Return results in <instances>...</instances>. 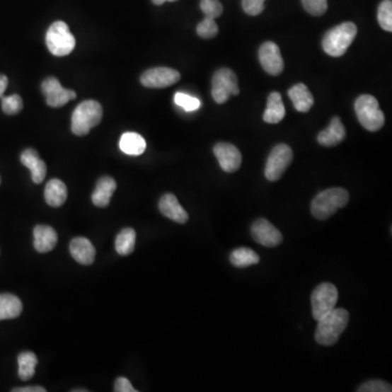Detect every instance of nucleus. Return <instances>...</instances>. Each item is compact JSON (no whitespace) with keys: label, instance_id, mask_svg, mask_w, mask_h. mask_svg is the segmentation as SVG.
<instances>
[{"label":"nucleus","instance_id":"nucleus-15","mask_svg":"<svg viewBox=\"0 0 392 392\" xmlns=\"http://www.w3.org/2000/svg\"><path fill=\"white\" fill-rule=\"evenodd\" d=\"M158 207L165 217L178 224H185L189 220V215L185 208L180 205L179 201L173 193H167L161 196Z\"/></svg>","mask_w":392,"mask_h":392},{"label":"nucleus","instance_id":"nucleus-28","mask_svg":"<svg viewBox=\"0 0 392 392\" xmlns=\"http://www.w3.org/2000/svg\"><path fill=\"white\" fill-rule=\"evenodd\" d=\"M135 239H137V234L132 228H125V229L121 230L115 241V246H116L118 254L122 256L130 255L134 250Z\"/></svg>","mask_w":392,"mask_h":392},{"label":"nucleus","instance_id":"nucleus-17","mask_svg":"<svg viewBox=\"0 0 392 392\" xmlns=\"http://www.w3.org/2000/svg\"><path fill=\"white\" fill-rule=\"evenodd\" d=\"M21 163L29 168L32 173V180L36 185H40L45 179L46 173H47V167L44 161L40 158L38 151L33 149H28L21 154L20 157Z\"/></svg>","mask_w":392,"mask_h":392},{"label":"nucleus","instance_id":"nucleus-33","mask_svg":"<svg viewBox=\"0 0 392 392\" xmlns=\"http://www.w3.org/2000/svg\"><path fill=\"white\" fill-rule=\"evenodd\" d=\"M303 7L310 15L321 17L328 9L327 0H301Z\"/></svg>","mask_w":392,"mask_h":392},{"label":"nucleus","instance_id":"nucleus-39","mask_svg":"<svg viewBox=\"0 0 392 392\" xmlns=\"http://www.w3.org/2000/svg\"><path fill=\"white\" fill-rule=\"evenodd\" d=\"M8 83H9V81H8L7 76L0 74V97H3L4 94H5Z\"/></svg>","mask_w":392,"mask_h":392},{"label":"nucleus","instance_id":"nucleus-29","mask_svg":"<svg viewBox=\"0 0 392 392\" xmlns=\"http://www.w3.org/2000/svg\"><path fill=\"white\" fill-rule=\"evenodd\" d=\"M378 23L381 29L392 32V3L391 0H384L378 7Z\"/></svg>","mask_w":392,"mask_h":392},{"label":"nucleus","instance_id":"nucleus-1","mask_svg":"<svg viewBox=\"0 0 392 392\" xmlns=\"http://www.w3.org/2000/svg\"><path fill=\"white\" fill-rule=\"evenodd\" d=\"M349 312L345 309H333L330 313L319 319L315 331V340L318 345H335L349 324Z\"/></svg>","mask_w":392,"mask_h":392},{"label":"nucleus","instance_id":"nucleus-36","mask_svg":"<svg viewBox=\"0 0 392 392\" xmlns=\"http://www.w3.org/2000/svg\"><path fill=\"white\" fill-rule=\"evenodd\" d=\"M265 0H242V7L248 16H258L264 11Z\"/></svg>","mask_w":392,"mask_h":392},{"label":"nucleus","instance_id":"nucleus-19","mask_svg":"<svg viewBox=\"0 0 392 392\" xmlns=\"http://www.w3.org/2000/svg\"><path fill=\"white\" fill-rule=\"evenodd\" d=\"M34 248L38 253H47L58 241L57 232L50 226L38 225L34 228Z\"/></svg>","mask_w":392,"mask_h":392},{"label":"nucleus","instance_id":"nucleus-23","mask_svg":"<svg viewBox=\"0 0 392 392\" xmlns=\"http://www.w3.org/2000/svg\"><path fill=\"white\" fill-rule=\"evenodd\" d=\"M44 196L48 205L52 207H60L67 201L68 190L62 180L52 179L46 185Z\"/></svg>","mask_w":392,"mask_h":392},{"label":"nucleus","instance_id":"nucleus-32","mask_svg":"<svg viewBox=\"0 0 392 392\" xmlns=\"http://www.w3.org/2000/svg\"><path fill=\"white\" fill-rule=\"evenodd\" d=\"M200 7L205 17L212 19L220 17L224 11V7L219 0H201Z\"/></svg>","mask_w":392,"mask_h":392},{"label":"nucleus","instance_id":"nucleus-3","mask_svg":"<svg viewBox=\"0 0 392 392\" xmlns=\"http://www.w3.org/2000/svg\"><path fill=\"white\" fill-rule=\"evenodd\" d=\"M357 28L353 22H345L329 30L323 38V48L331 57H341L353 43Z\"/></svg>","mask_w":392,"mask_h":392},{"label":"nucleus","instance_id":"nucleus-27","mask_svg":"<svg viewBox=\"0 0 392 392\" xmlns=\"http://www.w3.org/2000/svg\"><path fill=\"white\" fill-rule=\"evenodd\" d=\"M18 364H19V375L20 379L22 381H29L35 375L36 365H38V357L33 352L25 351V352L20 353L18 357Z\"/></svg>","mask_w":392,"mask_h":392},{"label":"nucleus","instance_id":"nucleus-20","mask_svg":"<svg viewBox=\"0 0 392 392\" xmlns=\"http://www.w3.org/2000/svg\"><path fill=\"white\" fill-rule=\"evenodd\" d=\"M117 189V183L108 175L100 178L92 194V202L97 207H107Z\"/></svg>","mask_w":392,"mask_h":392},{"label":"nucleus","instance_id":"nucleus-31","mask_svg":"<svg viewBox=\"0 0 392 392\" xmlns=\"http://www.w3.org/2000/svg\"><path fill=\"white\" fill-rule=\"evenodd\" d=\"M1 108L6 115H17L23 108V102H22L21 96L15 94L11 96L3 97L1 100Z\"/></svg>","mask_w":392,"mask_h":392},{"label":"nucleus","instance_id":"nucleus-37","mask_svg":"<svg viewBox=\"0 0 392 392\" xmlns=\"http://www.w3.org/2000/svg\"><path fill=\"white\" fill-rule=\"evenodd\" d=\"M115 391L116 392H137V390L131 385L129 379L125 377H119L115 383Z\"/></svg>","mask_w":392,"mask_h":392},{"label":"nucleus","instance_id":"nucleus-4","mask_svg":"<svg viewBox=\"0 0 392 392\" xmlns=\"http://www.w3.org/2000/svg\"><path fill=\"white\" fill-rule=\"evenodd\" d=\"M103 118V107L96 100L81 103L71 117V131L78 137L88 134L91 129L100 125Z\"/></svg>","mask_w":392,"mask_h":392},{"label":"nucleus","instance_id":"nucleus-40","mask_svg":"<svg viewBox=\"0 0 392 392\" xmlns=\"http://www.w3.org/2000/svg\"><path fill=\"white\" fill-rule=\"evenodd\" d=\"M166 1H171V3H173V1H177V0H153V3L157 6L163 5V4L166 3Z\"/></svg>","mask_w":392,"mask_h":392},{"label":"nucleus","instance_id":"nucleus-34","mask_svg":"<svg viewBox=\"0 0 392 392\" xmlns=\"http://www.w3.org/2000/svg\"><path fill=\"white\" fill-rule=\"evenodd\" d=\"M175 103L185 111L197 110L201 107V102L197 98L185 93H177L175 95Z\"/></svg>","mask_w":392,"mask_h":392},{"label":"nucleus","instance_id":"nucleus-6","mask_svg":"<svg viewBox=\"0 0 392 392\" xmlns=\"http://www.w3.org/2000/svg\"><path fill=\"white\" fill-rule=\"evenodd\" d=\"M46 45L54 56L64 57L74 52L76 38L67 23L57 21L52 23L46 33Z\"/></svg>","mask_w":392,"mask_h":392},{"label":"nucleus","instance_id":"nucleus-30","mask_svg":"<svg viewBox=\"0 0 392 392\" xmlns=\"http://www.w3.org/2000/svg\"><path fill=\"white\" fill-rule=\"evenodd\" d=\"M217 23H216L215 19L212 18H206L203 21L200 22L199 25L196 28V32L199 34L200 38H205V40H211V38H216L218 34Z\"/></svg>","mask_w":392,"mask_h":392},{"label":"nucleus","instance_id":"nucleus-14","mask_svg":"<svg viewBox=\"0 0 392 392\" xmlns=\"http://www.w3.org/2000/svg\"><path fill=\"white\" fill-rule=\"evenodd\" d=\"M214 154L220 167L226 173H236L242 163V155L239 149L230 143H217L214 147Z\"/></svg>","mask_w":392,"mask_h":392},{"label":"nucleus","instance_id":"nucleus-7","mask_svg":"<svg viewBox=\"0 0 392 392\" xmlns=\"http://www.w3.org/2000/svg\"><path fill=\"white\" fill-rule=\"evenodd\" d=\"M239 93L238 78L231 69L221 68L215 72L212 81V96L217 104H225L230 97Z\"/></svg>","mask_w":392,"mask_h":392},{"label":"nucleus","instance_id":"nucleus-18","mask_svg":"<svg viewBox=\"0 0 392 392\" xmlns=\"http://www.w3.org/2000/svg\"><path fill=\"white\" fill-rule=\"evenodd\" d=\"M70 253L80 264L91 265L94 263L96 250L90 240L79 236L70 242Z\"/></svg>","mask_w":392,"mask_h":392},{"label":"nucleus","instance_id":"nucleus-41","mask_svg":"<svg viewBox=\"0 0 392 392\" xmlns=\"http://www.w3.org/2000/svg\"><path fill=\"white\" fill-rule=\"evenodd\" d=\"M0 183H1V178H0Z\"/></svg>","mask_w":392,"mask_h":392},{"label":"nucleus","instance_id":"nucleus-25","mask_svg":"<svg viewBox=\"0 0 392 392\" xmlns=\"http://www.w3.org/2000/svg\"><path fill=\"white\" fill-rule=\"evenodd\" d=\"M120 149L123 153L131 156H139L144 153L146 149V142L144 137L139 133L127 132L121 137Z\"/></svg>","mask_w":392,"mask_h":392},{"label":"nucleus","instance_id":"nucleus-38","mask_svg":"<svg viewBox=\"0 0 392 392\" xmlns=\"http://www.w3.org/2000/svg\"><path fill=\"white\" fill-rule=\"evenodd\" d=\"M46 389L44 387H40V386H34V387H22L15 388L12 389V392H45Z\"/></svg>","mask_w":392,"mask_h":392},{"label":"nucleus","instance_id":"nucleus-24","mask_svg":"<svg viewBox=\"0 0 392 392\" xmlns=\"http://www.w3.org/2000/svg\"><path fill=\"white\" fill-rule=\"evenodd\" d=\"M22 310L23 305L18 296L10 293L0 294V321L17 318Z\"/></svg>","mask_w":392,"mask_h":392},{"label":"nucleus","instance_id":"nucleus-16","mask_svg":"<svg viewBox=\"0 0 392 392\" xmlns=\"http://www.w3.org/2000/svg\"><path fill=\"white\" fill-rule=\"evenodd\" d=\"M345 128L339 117H333L325 130L317 135V141L323 146L333 147L340 144L345 139Z\"/></svg>","mask_w":392,"mask_h":392},{"label":"nucleus","instance_id":"nucleus-12","mask_svg":"<svg viewBox=\"0 0 392 392\" xmlns=\"http://www.w3.org/2000/svg\"><path fill=\"white\" fill-rule=\"evenodd\" d=\"M260 64L270 76H279L284 71V64L282 52L274 42H265L258 52Z\"/></svg>","mask_w":392,"mask_h":392},{"label":"nucleus","instance_id":"nucleus-26","mask_svg":"<svg viewBox=\"0 0 392 392\" xmlns=\"http://www.w3.org/2000/svg\"><path fill=\"white\" fill-rule=\"evenodd\" d=\"M260 258L256 252L248 248H239L232 252L230 255V263L234 267L246 268L252 265L258 264Z\"/></svg>","mask_w":392,"mask_h":392},{"label":"nucleus","instance_id":"nucleus-10","mask_svg":"<svg viewBox=\"0 0 392 392\" xmlns=\"http://www.w3.org/2000/svg\"><path fill=\"white\" fill-rule=\"evenodd\" d=\"M180 78L181 76L175 69L158 67L146 70L141 76V83L145 88H165L179 82Z\"/></svg>","mask_w":392,"mask_h":392},{"label":"nucleus","instance_id":"nucleus-35","mask_svg":"<svg viewBox=\"0 0 392 392\" xmlns=\"http://www.w3.org/2000/svg\"><path fill=\"white\" fill-rule=\"evenodd\" d=\"M391 385L383 381H369L363 384L357 389L359 392H388L391 391Z\"/></svg>","mask_w":392,"mask_h":392},{"label":"nucleus","instance_id":"nucleus-9","mask_svg":"<svg viewBox=\"0 0 392 392\" xmlns=\"http://www.w3.org/2000/svg\"><path fill=\"white\" fill-rule=\"evenodd\" d=\"M293 151L287 144H279L272 149L265 166V177L268 181L276 182L284 175L292 163Z\"/></svg>","mask_w":392,"mask_h":392},{"label":"nucleus","instance_id":"nucleus-8","mask_svg":"<svg viewBox=\"0 0 392 392\" xmlns=\"http://www.w3.org/2000/svg\"><path fill=\"white\" fill-rule=\"evenodd\" d=\"M338 289L330 282H323L313 291L311 303L315 321H319L330 313L338 302Z\"/></svg>","mask_w":392,"mask_h":392},{"label":"nucleus","instance_id":"nucleus-11","mask_svg":"<svg viewBox=\"0 0 392 392\" xmlns=\"http://www.w3.org/2000/svg\"><path fill=\"white\" fill-rule=\"evenodd\" d=\"M42 91L46 97V103L52 108H59L74 100L76 97V92L62 88L59 81L56 78L45 79L42 83Z\"/></svg>","mask_w":392,"mask_h":392},{"label":"nucleus","instance_id":"nucleus-2","mask_svg":"<svg viewBox=\"0 0 392 392\" xmlns=\"http://www.w3.org/2000/svg\"><path fill=\"white\" fill-rule=\"evenodd\" d=\"M350 195L347 190L342 188H331L325 190L315 196L311 204V212L316 219L326 220L340 208L345 207L349 203Z\"/></svg>","mask_w":392,"mask_h":392},{"label":"nucleus","instance_id":"nucleus-13","mask_svg":"<svg viewBox=\"0 0 392 392\" xmlns=\"http://www.w3.org/2000/svg\"><path fill=\"white\" fill-rule=\"evenodd\" d=\"M250 234L258 243L266 248H275L282 242V232L264 218L255 220L250 228Z\"/></svg>","mask_w":392,"mask_h":392},{"label":"nucleus","instance_id":"nucleus-5","mask_svg":"<svg viewBox=\"0 0 392 392\" xmlns=\"http://www.w3.org/2000/svg\"><path fill=\"white\" fill-rule=\"evenodd\" d=\"M355 113L359 123L367 130L375 132L385 125V115L379 108L377 100L371 95H362L355 100Z\"/></svg>","mask_w":392,"mask_h":392},{"label":"nucleus","instance_id":"nucleus-22","mask_svg":"<svg viewBox=\"0 0 392 392\" xmlns=\"http://www.w3.org/2000/svg\"><path fill=\"white\" fill-rule=\"evenodd\" d=\"M286 116V108L282 103V94L278 92L270 93L267 100V107L265 109L264 119L265 122L270 125H277Z\"/></svg>","mask_w":392,"mask_h":392},{"label":"nucleus","instance_id":"nucleus-21","mask_svg":"<svg viewBox=\"0 0 392 392\" xmlns=\"http://www.w3.org/2000/svg\"><path fill=\"white\" fill-rule=\"evenodd\" d=\"M289 98L294 105V108L300 113H307L314 105V97L303 83H298L289 90Z\"/></svg>","mask_w":392,"mask_h":392}]
</instances>
